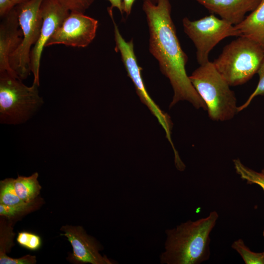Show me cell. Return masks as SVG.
<instances>
[{
    "mask_svg": "<svg viewBox=\"0 0 264 264\" xmlns=\"http://www.w3.org/2000/svg\"><path fill=\"white\" fill-rule=\"evenodd\" d=\"M33 203L19 206H8L0 203V215L8 218L13 217L27 211Z\"/></svg>",
    "mask_w": 264,
    "mask_h": 264,
    "instance_id": "603a6c76",
    "label": "cell"
},
{
    "mask_svg": "<svg viewBox=\"0 0 264 264\" xmlns=\"http://www.w3.org/2000/svg\"><path fill=\"white\" fill-rule=\"evenodd\" d=\"M16 5L12 0H0V16L2 18L13 10Z\"/></svg>",
    "mask_w": 264,
    "mask_h": 264,
    "instance_id": "d4e9b609",
    "label": "cell"
},
{
    "mask_svg": "<svg viewBox=\"0 0 264 264\" xmlns=\"http://www.w3.org/2000/svg\"><path fill=\"white\" fill-rule=\"evenodd\" d=\"M149 30V50L159 64L160 70L170 81L174 96L170 108L181 101L196 109L206 110V105L187 75L188 56L182 50L171 17L169 0H158L155 4L143 0L142 5Z\"/></svg>",
    "mask_w": 264,
    "mask_h": 264,
    "instance_id": "6da1fadb",
    "label": "cell"
},
{
    "mask_svg": "<svg viewBox=\"0 0 264 264\" xmlns=\"http://www.w3.org/2000/svg\"><path fill=\"white\" fill-rule=\"evenodd\" d=\"M16 5L26 2L30 0H12Z\"/></svg>",
    "mask_w": 264,
    "mask_h": 264,
    "instance_id": "83f0119b",
    "label": "cell"
},
{
    "mask_svg": "<svg viewBox=\"0 0 264 264\" xmlns=\"http://www.w3.org/2000/svg\"><path fill=\"white\" fill-rule=\"evenodd\" d=\"M189 77L212 120L228 121L239 112L234 92L212 62L199 65Z\"/></svg>",
    "mask_w": 264,
    "mask_h": 264,
    "instance_id": "3957f363",
    "label": "cell"
},
{
    "mask_svg": "<svg viewBox=\"0 0 264 264\" xmlns=\"http://www.w3.org/2000/svg\"><path fill=\"white\" fill-rule=\"evenodd\" d=\"M213 14L233 25L240 23L247 13L253 11L261 0H196Z\"/></svg>",
    "mask_w": 264,
    "mask_h": 264,
    "instance_id": "4fadbf2b",
    "label": "cell"
},
{
    "mask_svg": "<svg viewBox=\"0 0 264 264\" xmlns=\"http://www.w3.org/2000/svg\"><path fill=\"white\" fill-rule=\"evenodd\" d=\"M240 36L246 37L264 50V0L239 24L235 25Z\"/></svg>",
    "mask_w": 264,
    "mask_h": 264,
    "instance_id": "5bb4252c",
    "label": "cell"
},
{
    "mask_svg": "<svg viewBox=\"0 0 264 264\" xmlns=\"http://www.w3.org/2000/svg\"><path fill=\"white\" fill-rule=\"evenodd\" d=\"M0 203L8 206H19L33 203L25 202L20 198L14 190L13 178H9L0 181Z\"/></svg>",
    "mask_w": 264,
    "mask_h": 264,
    "instance_id": "e0dca14e",
    "label": "cell"
},
{
    "mask_svg": "<svg viewBox=\"0 0 264 264\" xmlns=\"http://www.w3.org/2000/svg\"><path fill=\"white\" fill-rule=\"evenodd\" d=\"M110 4V6L108 8L109 12H112L114 8H117L121 14L123 13L122 0H107Z\"/></svg>",
    "mask_w": 264,
    "mask_h": 264,
    "instance_id": "484cf974",
    "label": "cell"
},
{
    "mask_svg": "<svg viewBox=\"0 0 264 264\" xmlns=\"http://www.w3.org/2000/svg\"><path fill=\"white\" fill-rule=\"evenodd\" d=\"M39 174L35 172L29 176H19L13 178V185L17 195L26 203H33L42 188L38 181Z\"/></svg>",
    "mask_w": 264,
    "mask_h": 264,
    "instance_id": "9a60e30c",
    "label": "cell"
},
{
    "mask_svg": "<svg viewBox=\"0 0 264 264\" xmlns=\"http://www.w3.org/2000/svg\"><path fill=\"white\" fill-rule=\"evenodd\" d=\"M263 236H264V231H263Z\"/></svg>",
    "mask_w": 264,
    "mask_h": 264,
    "instance_id": "f546056e",
    "label": "cell"
},
{
    "mask_svg": "<svg viewBox=\"0 0 264 264\" xmlns=\"http://www.w3.org/2000/svg\"><path fill=\"white\" fill-rule=\"evenodd\" d=\"M43 0H30L16 5L22 39L10 56L9 63L22 80L26 79L31 72L30 53L40 35L43 23L40 7Z\"/></svg>",
    "mask_w": 264,
    "mask_h": 264,
    "instance_id": "8992f818",
    "label": "cell"
},
{
    "mask_svg": "<svg viewBox=\"0 0 264 264\" xmlns=\"http://www.w3.org/2000/svg\"><path fill=\"white\" fill-rule=\"evenodd\" d=\"M39 87L26 86L20 78L0 72V123L18 125L30 119L44 103Z\"/></svg>",
    "mask_w": 264,
    "mask_h": 264,
    "instance_id": "5b68a950",
    "label": "cell"
},
{
    "mask_svg": "<svg viewBox=\"0 0 264 264\" xmlns=\"http://www.w3.org/2000/svg\"><path fill=\"white\" fill-rule=\"evenodd\" d=\"M110 16L114 25L115 50L116 52H119L128 76L132 80L141 101L156 118L164 129L166 138L171 144L173 151L176 152V150L171 137L173 123L171 118L160 109L148 93L141 76V71L142 69L138 64L134 53L133 40L132 39L130 41H126L124 39L114 20L113 14Z\"/></svg>",
    "mask_w": 264,
    "mask_h": 264,
    "instance_id": "52a82bcc",
    "label": "cell"
},
{
    "mask_svg": "<svg viewBox=\"0 0 264 264\" xmlns=\"http://www.w3.org/2000/svg\"><path fill=\"white\" fill-rule=\"evenodd\" d=\"M98 25L97 20L84 13L70 12L60 26L49 39L45 47L63 44L74 47H85L94 39Z\"/></svg>",
    "mask_w": 264,
    "mask_h": 264,
    "instance_id": "9c48e42d",
    "label": "cell"
},
{
    "mask_svg": "<svg viewBox=\"0 0 264 264\" xmlns=\"http://www.w3.org/2000/svg\"><path fill=\"white\" fill-rule=\"evenodd\" d=\"M136 0H122L123 11L127 16L129 15L132 11L134 2Z\"/></svg>",
    "mask_w": 264,
    "mask_h": 264,
    "instance_id": "4316f807",
    "label": "cell"
},
{
    "mask_svg": "<svg viewBox=\"0 0 264 264\" xmlns=\"http://www.w3.org/2000/svg\"><path fill=\"white\" fill-rule=\"evenodd\" d=\"M184 31L194 43L198 63L202 65L208 62L209 54L221 40L230 36H240L235 25L216 17L214 14L199 20H182Z\"/></svg>",
    "mask_w": 264,
    "mask_h": 264,
    "instance_id": "ba28073f",
    "label": "cell"
},
{
    "mask_svg": "<svg viewBox=\"0 0 264 264\" xmlns=\"http://www.w3.org/2000/svg\"><path fill=\"white\" fill-rule=\"evenodd\" d=\"M264 58L263 48L242 36L226 44L212 62L230 86H237L245 84L257 73Z\"/></svg>",
    "mask_w": 264,
    "mask_h": 264,
    "instance_id": "277c9868",
    "label": "cell"
},
{
    "mask_svg": "<svg viewBox=\"0 0 264 264\" xmlns=\"http://www.w3.org/2000/svg\"><path fill=\"white\" fill-rule=\"evenodd\" d=\"M257 73L259 76L258 84L254 91L249 96L245 102L238 107L239 112H240L246 108L256 96L264 95V58L259 66Z\"/></svg>",
    "mask_w": 264,
    "mask_h": 264,
    "instance_id": "ffe728a7",
    "label": "cell"
},
{
    "mask_svg": "<svg viewBox=\"0 0 264 264\" xmlns=\"http://www.w3.org/2000/svg\"><path fill=\"white\" fill-rule=\"evenodd\" d=\"M14 235L12 230L10 228L4 229L0 227V256L6 255V252L9 250L11 247L13 237Z\"/></svg>",
    "mask_w": 264,
    "mask_h": 264,
    "instance_id": "7402d4cb",
    "label": "cell"
},
{
    "mask_svg": "<svg viewBox=\"0 0 264 264\" xmlns=\"http://www.w3.org/2000/svg\"><path fill=\"white\" fill-rule=\"evenodd\" d=\"M70 12L85 13L95 0H59Z\"/></svg>",
    "mask_w": 264,
    "mask_h": 264,
    "instance_id": "44dd1931",
    "label": "cell"
},
{
    "mask_svg": "<svg viewBox=\"0 0 264 264\" xmlns=\"http://www.w3.org/2000/svg\"><path fill=\"white\" fill-rule=\"evenodd\" d=\"M61 230L65 233L61 234L67 239L73 248L70 260L79 264H111L112 261L100 253L101 246L97 240L87 234L80 226L66 225Z\"/></svg>",
    "mask_w": 264,
    "mask_h": 264,
    "instance_id": "8fae6325",
    "label": "cell"
},
{
    "mask_svg": "<svg viewBox=\"0 0 264 264\" xmlns=\"http://www.w3.org/2000/svg\"><path fill=\"white\" fill-rule=\"evenodd\" d=\"M219 218L218 213L195 221L189 220L166 231L165 250L160 257L161 264H199L210 256V234Z\"/></svg>",
    "mask_w": 264,
    "mask_h": 264,
    "instance_id": "7a4b0ae2",
    "label": "cell"
},
{
    "mask_svg": "<svg viewBox=\"0 0 264 264\" xmlns=\"http://www.w3.org/2000/svg\"><path fill=\"white\" fill-rule=\"evenodd\" d=\"M148 0V1H149L151 2L152 3H153L154 4H157L158 0Z\"/></svg>",
    "mask_w": 264,
    "mask_h": 264,
    "instance_id": "f1b7e54d",
    "label": "cell"
},
{
    "mask_svg": "<svg viewBox=\"0 0 264 264\" xmlns=\"http://www.w3.org/2000/svg\"><path fill=\"white\" fill-rule=\"evenodd\" d=\"M232 248L242 257L246 264H264V252H254L245 245L243 241L239 239L233 242Z\"/></svg>",
    "mask_w": 264,
    "mask_h": 264,
    "instance_id": "ac0fdd59",
    "label": "cell"
},
{
    "mask_svg": "<svg viewBox=\"0 0 264 264\" xmlns=\"http://www.w3.org/2000/svg\"><path fill=\"white\" fill-rule=\"evenodd\" d=\"M36 262V257L30 255L19 258H12L7 255L0 256V264H34Z\"/></svg>",
    "mask_w": 264,
    "mask_h": 264,
    "instance_id": "cb8c5ba5",
    "label": "cell"
},
{
    "mask_svg": "<svg viewBox=\"0 0 264 264\" xmlns=\"http://www.w3.org/2000/svg\"><path fill=\"white\" fill-rule=\"evenodd\" d=\"M0 18V72H6L20 78L12 69L9 63L10 56L19 47L22 39L16 6L9 13Z\"/></svg>",
    "mask_w": 264,
    "mask_h": 264,
    "instance_id": "7c38bea8",
    "label": "cell"
},
{
    "mask_svg": "<svg viewBox=\"0 0 264 264\" xmlns=\"http://www.w3.org/2000/svg\"><path fill=\"white\" fill-rule=\"evenodd\" d=\"M17 241L21 246L34 251L39 249L42 244L39 236L27 232H19Z\"/></svg>",
    "mask_w": 264,
    "mask_h": 264,
    "instance_id": "d6986e66",
    "label": "cell"
},
{
    "mask_svg": "<svg viewBox=\"0 0 264 264\" xmlns=\"http://www.w3.org/2000/svg\"><path fill=\"white\" fill-rule=\"evenodd\" d=\"M59 0H44L40 7L43 23L38 40L30 53L31 69L33 83L40 85L41 59L45 44L70 13Z\"/></svg>",
    "mask_w": 264,
    "mask_h": 264,
    "instance_id": "30bf717a",
    "label": "cell"
},
{
    "mask_svg": "<svg viewBox=\"0 0 264 264\" xmlns=\"http://www.w3.org/2000/svg\"><path fill=\"white\" fill-rule=\"evenodd\" d=\"M233 163L236 173L247 184L260 186L264 191V169L257 172L244 165L239 158L234 159Z\"/></svg>",
    "mask_w": 264,
    "mask_h": 264,
    "instance_id": "2e32d148",
    "label": "cell"
}]
</instances>
